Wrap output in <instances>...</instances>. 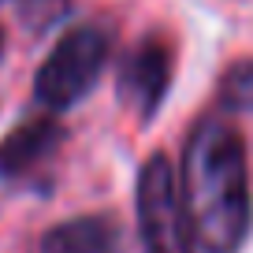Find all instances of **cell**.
Instances as JSON below:
<instances>
[{"label":"cell","instance_id":"6da1fadb","mask_svg":"<svg viewBox=\"0 0 253 253\" xmlns=\"http://www.w3.org/2000/svg\"><path fill=\"white\" fill-rule=\"evenodd\" d=\"M194 242L205 253H238L250 238L253 198L246 145L231 119H201L186 138L179 171Z\"/></svg>","mask_w":253,"mask_h":253},{"label":"cell","instance_id":"7a4b0ae2","mask_svg":"<svg viewBox=\"0 0 253 253\" xmlns=\"http://www.w3.org/2000/svg\"><path fill=\"white\" fill-rule=\"evenodd\" d=\"M108 56H112V30L104 23H82L67 30L41 63L38 79H34V97L48 112H63L79 104L89 93V86L101 79Z\"/></svg>","mask_w":253,"mask_h":253},{"label":"cell","instance_id":"3957f363","mask_svg":"<svg viewBox=\"0 0 253 253\" xmlns=\"http://www.w3.org/2000/svg\"><path fill=\"white\" fill-rule=\"evenodd\" d=\"M134 209H138V235H142L145 253H194V231L190 216L182 205L179 171L164 153H153L142 164L134 190Z\"/></svg>","mask_w":253,"mask_h":253},{"label":"cell","instance_id":"277c9868","mask_svg":"<svg viewBox=\"0 0 253 253\" xmlns=\"http://www.w3.org/2000/svg\"><path fill=\"white\" fill-rule=\"evenodd\" d=\"M175 75V48L160 34L142 38L130 52L123 56L119 67V101L134 108L138 119H153L164 101L168 86Z\"/></svg>","mask_w":253,"mask_h":253},{"label":"cell","instance_id":"5b68a950","mask_svg":"<svg viewBox=\"0 0 253 253\" xmlns=\"http://www.w3.org/2000/svg\"><path fill=\"white\" fill-rule=\"evenodd\" d=\"M63 142V126L52 116L23 119L0 142V179H26L34 175Z\"/></svg>","mask_w":253,"mask_h":253},{"label":"cell","instance_id":"8992f818","mask_svg":"<svg viewBox=\"0 0 253 253\" xmlns=\"http://www.w3.org/2000/svg\"><path fill=\"white\" fill-rule=\"evenodd\" d=\"M38 253H119V231L108 216H75L48 227Z\"/></svg>","mask_w":253,"mask_h":253},{"label":"cell","instance_id":"52a82bcc","mask_svg":"<svg viewBox=\"0 0 253 253\" xmlns=\"http://www.w3.org/2000/svg\"><path fill=\"white\" fill-rule=\"evenodd\" d=\"M216 97L227 112H253V60H238L223 71Z\"/></svg>","mask_w":253,"mask_h":253},{"label":"cell","instance_id":"ba28073f","mask_svg":"<svg viewBox=\"0 0 253 253\" xmlns=\"http://www.w3.org/2000/svg\"><path fill=\"white\" fill-rule=\"evenodd\" d=\"M67 15V0H23V23L34 30H48Z\"/></svg>","mask_w":253,"mask_h":253},{"label":"cell","instance_id":"9c48e42d","mask_svg":"<svg viewBox=\"0 0 253 253\" xmlns=\"http://www.w3.org/2000/svg\"><path fill=\"white\" fill-rule=\"evenodd\" d=\"M4 48H8V41H4V30H0V56H4Z\"/></svg>","mask_w":253,"mask_h":253}]
</instances>
